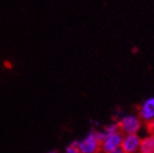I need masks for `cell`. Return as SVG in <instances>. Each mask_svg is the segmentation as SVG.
Instances as JSON below:
<instances>
[{
  "mask_svg": "<svg viewBox=\"0 0 154 153\" xmlns=\"http://www.w3.org/2000/svg\"><path fill=\"white\" fill-rule=\"evenodd\" d=\"M110 153H125V151L121 148V147L120 148H117V149H115V150H113L112 152H110Z\"/></svg>",
  "mask_w": 154,
  "mask_h": 153,
  "instance_id": "11",
  "label": "cell"
},
{
  "mask_svg": "<svg viewBox=\"0 0 154 153\" xmlns=\"http://www.w3.org/2000/svg\"><path fill=\"white\" fill-rule=\"evenodd\" d=\"M119 131H120V130H119V124L118 123L110 124V125L106 126L104 128V132H105V134L106 135V137L111 136V135H113V134L117 133Z\"/></svg>",
  "mask_w": 154,
  "mask_h": 153,
  "instance_id": "7",
  "label": "cell"
},
{
  "mask_svg": "<svg viewBox=\"0 0 154 153\" xmlns=\"http://www.w3.org/2000/svg\"><path fill=\"white\" fill-rule=\"evenodd\" d=\"M123 138L124 134L120 131L106 137L100 145V151H103L104 153H110L113 150L120 148Z\"/></svg>",
  "mask_w": 154,
  "mask_h": 153,
  "instance_id": "3",
  "label": "cell"
},
{
  "mask_svg": "<svg viewBox=\"0 0 154 153\" xmlns=\"http://www.w3.org/2000/svg\"><path fill=\"white\" fill-rule=\"evenodd\" d=\"M78 149L80 153H98L100 152V144L95 139V131L91 130L88 135L79 141Z\"/></svg>",
  "mask_w": 154,
  "mask_h": 153,
  "instance_id": "2",
  "label": "cell"
},
{
  "mask_svg": "<svg viewBox=\"0 0 154 153\" xmlns=\"http://www.w3.org/2000/svg\"><path fill=\"white\" fill-rule=\"evenodd\" d=\"M140 140L141 139L137 134L125 135L122 140L121 148L125 151V153H136L139 151Z\"/></svg>",
  "mask_w": 154,
  "mask_h": 153,
  "instance_id": "4",
  "label": "cell"
},
{
  "mask_svg": "<svg viewBox=\"0 0 154 153\" xmlns=\"http://www.w3.org/2000/svg\"><path fill=\"white\" fill-rule=\"evenodd\" d=\"M140 153H154V134H149L140 140Z\"/></svg>",
  "mask_w": 154,
  "mask_h": 153,
  "instance_id": "6",
  "label": "cell"
},
{
  "mask_svg": "<svg viewBox=\"0 0 154 153\" xmlns=\"http://www.w3.org/2000/svg\"><path fill=\"white\" fill-rule=\"evenodd\" d=\"M106 138V135L105 134L104 131H95V139L100 145L105 140Z\"/></svg>",
  "mask_w": 154,
  "mask_h": 153,
  "instance_id": "9",
  "label": "cell"
},
{
  "mask_svg": "<svg viewBox=\"0 0 154 153\" xmlns=\"http://www.w3.org/2000/svg\"><path fill=\"white\" fill-rule=\"evenodd\" d=\"M140 119L144 122H149L154 119V97L148 98L139 107Z\"/></svg>",
  "mask_w": 154,
  "mask_h": 153,
  "instance_id": "5",
  "label": "cell"
},
{
  "mask_svg": "<svg viewBox=\"0 0 154 153\" xmlns=\"http://www.w3.org/2000/svg\"><path fill=\"white\" fill-rule=\"evenodd\" d=\"M48 153H58V152L56 150H52V151H49Z\"/></svg>",
  "mask_w": 154,
  "mask_h": 153,
  "instance_id": "13",
  "label": "cell"
},
{
  "mask_svg": "<svg viewBox=\"0 0 154 153\" xmlns=\"http://www.w3.org/2000/svg\"><path fill=\"white\" fill-rule=\"evenodd\" d=\"M146 127H147V129H148L149 134H154V119L147 122Z\"/></svg>",
  "mask_w": 154,
  "mask_h": 153,
  "instance_id": "10",
  "label": "cell"
},
{
  "mask_svg": "<svg viewBox=\"0 0 154 153\" xmlns=\"http://www.w3.org/2000/svg\"><path fill=\"white\" fill-rule=\"evenodd\" d=\"M5 66H6V67H8V68H11L10 63H8V62H5Z\"/></svg>",
  "mask_w": 154,
  "mask_h": 153,
  "instance_id": "12",
  "label": "cell"
},
{
  "mask_svg": "<svg viewBox=\"0 0 154 153\" xmlns=\"http://www.w3.org/2000/svg\"><path fill=\"white\" fill-rule=\"evenodd\" d=\"M120 132L125 135L129 134H136L140 128L141 121L139 118L133 115H128L121 118V120L118 123Z\"/></svg>",
  "mask_w": 154,
  "mask_h": 153,
  "instance_id": "1",
  "label": "cell"
},
{
  "mask_svg": "<svg viewBox=\"0 0 154 153\" xmlns=\"http://www.w3.org/2000/svg\"><path fill=\"white\" fill-rule=\"evenodd\" d=\"M78 145H79V141L78 140L72 141L69 144V146L65 148V152L64 153H80V151L78 149Z\"/></svg>",
  "mask_w": 154,
  "mask_h": 153,
  "instance_id": "8",
  "label": "cell"
}]
</instances>
